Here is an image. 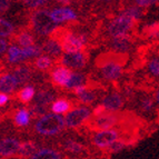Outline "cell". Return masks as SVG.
<instances>
[{"instance_id":"1","label":"cell","mask_w":159,"mask_h":159,"mask_svg":"<svg viewBox=\"0 0 159 159\" xmlns=\"http://www.w3.org/2000/svg\"><path fill=\"white\" fill-rule=\"evenodd\" d=\"M52 34H56V36H53L52 38L57 39L60 43L62 50L66 53L82 51L86 45V41H87V38H86L85 34L76 36L72 32H69L65 29H56Z\"/></svg>"},{"instance_id":"2","label":"cell","mask_w":159,"mask_h":159,"mask_svg":"<svg viewBox=\"0 0 159 159\" xmlns=\"http://www.w3.org/2000/svg\"><path fill=\"white\" fill-rule=\"evenodd\" d=\"M65 128V120L60 115L46 114L34 125V129L39 135L53 136Z\"/></svg>"},{"instance_id":"3","label":"cell","mask_w":159,"mask_h":159,"mask_svg":"<svg viewBox=\"0 0 159 159\" xmlns=\"http://www.w3.org/2000/svg\"><path fill=\"white\" fill-rule=\"evenodd\" d=\"M31 24L34 30L43 36L52 34L58 28L57 22L53 21L50 16V12L47 10L34 11L31 16Z\"/></svg>"},{"instance_id":"4","label":"cell","mask_w":159,"mask_h":159,"mask_svg":"<svg viewBox=\"0 0 159 159\" xmlns=\"http://www.w3.org/2000/svg\"><path fill=\"white\" fill-rule=\"evenodd\" d=\"M136 20L129 18L127 16H122L120 15L119 17L115 18L111 20V22L108 26V32L111 37H120V36H125L128 34L130 30L135 28Z\"/></svg>"},{"instance_id":"5","label":"cell","mask_w":159,"mask_h":159,"mask_svg":"<svg viewBox=\"0 0 159 159\" xmlns=\"http://www.w3.org/2000/svg\"><path fill=\"white\" fill-rule=\"evenodd\" d=\"M90 110L85 107L72 109L71 111L67 112L66 117L64 118L65 126L68 128H78L90 119Z\"/></svg>"},{"instance_id":"6","label":"cell","mask_w":159,"mask_h":159,"mask_svg":"<svg viewBox=\"0 0 159 159\" xmlns=\"http://www.w3.org/2000/svg\"><path fill=\"white\" fill-rule=\"evenodd\" d=\"M117 139H119V133L118 130L111 128V129L98 130L97 134L93 136V143L97 148L106 149Z\"/></svg>"},{"instance_id":"7","label":"cell","mask_w":159,"mask_h":159,"mask_svg":"<svg viewBox=\"0 0 159 159\" xmlns=\"http://www.w3.org/2000/svg\"><path fill=\"white\" fill-rule=\"evenodd\" d=\"M119 121V116L117 112H108L100 115L98 117H95L90 121L93 128L97 130H105V129H111L114 126H116Z\"/></svg>"},{"instance_id":"8","label":"cell","mask_w":159,"mask_h":159,"mask_svg":"<svg viewBox=\"0 0 159 159\" xmlns=\"http://www.w3.org/2000/svg\"><path fill=\"white\" fill-rule=\"evenodd\" d=\"M60 62L62 66L67 67V68H74V69H80L82 67H85L86 62H87V56L82 51L79 52H71V53H65L64 56L61 57Z\"/></svg>"},{"instance_id":"9","label":"cell","mask_w":159,"mask_h":159,"mask_svg":"<svg viewBox=\"0 0 159 159\" xmlns=\"http://www.w3.org/2000/svg\"><path fill=\"white\" fill-rule=\"evenodd\" d=\"M20 141L16 138H3L0 140V157L7 158V157L15 156L18 152Z\"/></svg>"},{"instance_id":"10","label":"cell","mask_w":159,"mask_h":159,"mask_svg":"<svg viewBox=\"0 0 159 159\" xmlns=\"http://www.w3.org/2000/svg\"><path fill=\"white\" fill-rule=\"evenodd\" d=\"M71 70L65 66L57 67L56 69H53L52 74H51V79H52L53 84L59 87H65L68 80L71 77Z\"/></svg>"},{"instance_id":"11","label":"cell","mask_w":159,"mask_h":159,"mask_svg":"<svg viewBox=\"0 0 159 159\" xmlns=\"http://www.w3.org/2000/svg\"><path fill=\"white\" fill-rule=\"evenodd\" d=\"M50 16L55 22H64V21H70L75 20L77 18V15L74 10L70 8H59L55 9L50 12Z\"/></svg>"},{"instance_id":"12","label":"cell","mask_w":159,"mask_h":159,"mask_svg":"<svg viewBox=\"0 0 159 159\" xmlns=\"http://www.w3.org/2000/svg\"><path fill=\"white\" fill-rule=\"evenodd\" d=\"M101 105L103 106L106 111L117 112L122 107V99L118 93H111L103 98Z\"/></svg>"},{"instance_id":"13","label":"cell","mask_w":159,"mask_h":159,"mask_svg":"<svg viewBox=\"0 0 159 159\" xmlns=\"http://www.w3.org/2000/svg\"><path fill=\"white\" fill-rule=\"evenodd\" d=\"M111 46L115 49V51H116V53L127 52L128 49L131 46V39H130L129 34H125V36L114 38L111 41Z\"/></svg>"},{"instance_id":"14","label":"cell","mask_w":159,"mask_h":159,"mask_svg":"<svg viewBox=\"0 0 159 159\" xmlns=\"http://www.w3.org/2000/svg\"><path fill=\"white\" fill-rule=\"evenodd\" d=\"M17 81L13 78L12 75H3L0 77V93H10L15 90V88L17 87Z\"/></svg>"},{"instance_id":"15","label":"cell","mask_w":159,"mask_h":159,"mask_svg":"<svg viewBox=\"0 0 159 159\" xmlns=\"http://www.w3.org/2000/svg\"><path fill=\"white\" fill-rule=\"evenodd\" d=\"M30 159H61V154L52 148H40L30 157Z\"/></svg>"},{"instance_id":"16","label":"cell","mask_w":159,"mask_h":159,"mask_svg":"<svg viewBox=\"0 0 159 159\" xmlns=\"http://www.w3.org/2000/svg\"><path fill=\"white\" fill-rule=\"evenodd\" d=\"M43 49H45L46 52H48L52 57H59L61 55V52H62V48H61L60 43L52 37L46 41Z\"/></svg>"},{"instance_id":"17","label":"cell","mask_w":159,"mask_h":159,"mask_svg":"<svg viewBox=\"0 0 159 159\" xmlns=\"http://www.w3.org/2000/svg\"><path fill=\"white\" fill-rule=\"evenodd\" d=\"M37 150V145L34 143H32V141H25V143H20V146H19L17 154L20 157H22V158H30Z\"/></svg>"},{"instance_id":"18","label":"cell","mask_w":159,"mask_h":159,"mask_svg":"<svg viewBox=\"0 0 159 159\" xmlns=\"http://www.w3.org/2000/svg\"><path fill=\"white\" fill-rule=\"evenodd\" d=\"M12 76L19 85V84H25V82L29 81L31 78V72H30V69L26 68V67H18L13 70Z\"/></svg>"},{"instance_id":"19","label":"cell","mask_w":159,"mask_h":159,"mask_svg":"<svg viewBox=\"0 0 159 159\" xmlns=\"http://www.w3.org/2000/svg\"><path fill=\"white\" fill-rule=\"evenodd\" d=\"M34 98V101H36V105H40V106H48L49 103L53 102L55 101V95L51 93L50 91L47 90H43L39 91L37 93Z\"/></svg>"},{"instance_id":"20","label":"cell","mask_w":159,"mask_h":159,"mask_svg":"<svg viewBox=\"0 0 159 159\" xmlns=\"http://www.w3.org/2000/svg\"><path fill=\"white\" fill-rule=\"evenodd\" d=\"M70 102L66 99H58V100L53 101L52 106H51V110L53 114L61 115V114H67L70 109Z\"/></svg>"},{"instance_id":"21","label":"cell","mask_w":159,"mask_h":159,"mask_svg":"<svg viewBox=\"0 0 159 159\" xmlns=\"http://www.w3.org/2000/svg\"><path fill=\"white\" fill-rule=\"evenodd\" d=\"M15 124L19 127H26L30 124V114L27 109H20L15 115Z\"/></svg>"},{"instance_id":"22","label":"cell","mask_w":159,"mask_h":159,"mask_svg":"<svg viewBox=\"0 0 159 159\" xmlns=\"http://www.w3.org/2000/svg\"><path fill=\"white\" fill-rule=\"evenodd\" d=\"M26 59L22 50H20V48L16 47V46H11L8 49V60L9 62H21Z\"/></svg>"},{"instance_id":"23","label":"cell","mask_w":159,"mask_h":159,"mask_svg":"<svg viewBox=\"0 0 159 159\" xmlns=\"http://www.w3.org/2000/svg\"><path fill=\"white\" fill-rule=\"evenodd\" d=\"M64 149L68 152H71V154H81L82 151L85 150V147L78 141L72 140V139H67L64 143Z\"/></svg>"},{"instance_id":"24","label":"cell","mask_w":159,"mask_h":159,"mask_svg":"<svg viewBox=\"0 0 159 159\" xmlns=\"http://www.w3.org/2000/svg\"><path fill=\"white\" fill-rule=\"evenodd\" d=\"M86 78L84 75L81 74H72L70 79L68 80V82L66 84L65 87L67 89H75V88L79 87V86L84 85V82H85Z\"/></svg>"},{"instance_id":"25","label":"cell","mask_w":159,"mask_h":159,"mask_svg":"<svg viewBox=\"0 0 159 159\" xmlns=\"http://www.w3.org/2000/svg\"><path fill=\"white\" fill-rule=\"evenodd\" d=\"M18 97L22 102H29L34 97V88L32 86H26L18 93Z\"/></svg>"},{"instance_id":"26","label":"cell","mask_w":159,"mask_h":159,"mask_svg":"<svg viewBox=\"0 0 159 159\" xmlns=\"http://www.w3.org/2000/svg\"><path fill=\"white\" fill-rule=\"evenodd\" d=\"M17 41H18L19 45L22 46L24 48L30 47V46L34 45V37L29 32H21V34H18Z\"/></svg>"},{"instance_id":"27","label":"cell","mask_w":159,"mask_h":159,"mask_svg":"<svg viewBox=\"0 0 159 159\" xmlns=\"http://www.w3.org/2000/svg\"><path fill=\"white\" fill-rule=\"evenodd\" d=\"M143 11L141 10V8L139 7H129V8L125 9V10L122 11L121 15L122 16H127L129 18L134 19V20H137L139 19L141 16H143Z\"/></svg>"},{"instance_id":"28","label":"cell","mask_w":159,"mask_h":159,"mask_svg":"<svg viewBox=\"0 0 159 159\" xmlns=\"http://www.w3.org/2000/svg\"><path fill=\"white\" fill-rule=\"evenodd\" d=\"M143 36L146 38L150 37V38H157L158 37V34H159V26H158V22H154V24L148 25L143 28Z\"/></svg>"},{"instance_id":"29","label":"cell","mask_w":159,"mask_h":159,"mask_svg":"<svg viewBox=\"0 0 159 159\" xmlns=\"http://www.w3.org/2000/svg\"><path fill=\"white\" fill-rule=\"evenodd\" d=\"M13 32V26L9 21L0 18V37H8Z\"/></svg>"},{"instance_id":"30","label":"cell","mask_w":159,"mask_h":159,"mask_svg":"<svg viewBox=\"0 0 159 159\" xmlns=\"http://www.w3.org/2000/svg\"><path fill=\"white\" fill-rule=\"evenodd\" d=\"M22 52H24L25 57L26 58H32V57H38L39 55H41L43 52V49L37 46H30V47H26L22 49Z\"/></svg>"},{"instance_id":"31","label":"cell","mask_w":159,"mask_h":159,"mask_svg":"<svg viewBox=\"0 0 159 159\" xmlns=\"http://www.w3.org/2000/svg\"><path fill=\"white\" fill-rule=\"evenodd\" d=\"M52 64V61H51L50 57L48 56H41L36 60V67L40 70H46L48 69L49 67L51 66Z\"/></svg>"},{"instance_id":"32","label":"cell","mask_w":159,"mask_h":159,"mask_svg":"<svg viewBox=\"0 0 159 159\" xmlns=\"http://www.w3.org/2000/svg\"><path fill=\"white\" fill-rule=\"evenodd\" d=\"M79 99L82 103H85V105H90L91 102H93L96 99V95L93 93V91L88 90L86 89L84 93H81L79 95Z\"/></svg>"},{"instance_id":"33","label":"cell","mask_w":159,"mask_h":159,"mask_svg":"<svg viewBox=\"0 0 159 159\" xmlns=\"http://www.w3.org/2000/svg\"><path fill=\"white\" fill-rule=\"evenodd\" d=\"M126 146H127V143H126V140H122V139H117V140L115 141V143H112L107 149H108L110 152H119V151H121Z\"/></svg>"},{"instance_id":"34","label":"cell","mask_w":159,"mask_h":159,"mask_svg":"<svg viewBox=\"0 0 159 159\" xmlns=\"http://www.w3.org/2000/svg\"><path fill=\"white\" fill-rule=\"evenodd\" d=\"M30 116H41L43 117V115L47 114V108H46V106H40V105H36L34 103V106H31V108H30V111H29Z\"/></svg>"},{"instance_id":"35","label":"cell","mask_w":159,"mask_h":159,"mask_svg":"<svg viewBox=\"0 0 159 159\" xmlns=\"http://www.w3.org/2000/svg\"><path fill=\"white\" fill-rule=\"evenodd\" d=\"M149 70H150L151 75L155 76V77H158L159 76V62L158 58L151 59L150 62H149Z\"/></svg>"},{"instance_id":"36","label":"cell","mask_w":159,"mask_h":159,"mask_svg":"<svg viewBox=\"0 0 159 159\" xmlns=\"http://www.w3.org/2000/svg\"><path fill=\"white\" fill-rule=\"evenodd\" d=\"M141 108H143V111H151L154 109V100L150 98H145L141 101Z\"/></svg>"},{"instance_id":"37","label":"cell","mask_w":159,"mask_h":159,"mask_svg":"<svg viewBox=\"0 0 159 159\" xmlns=\"http://www.w3.org/2000/svg\"><path fill=\"white\" fill-rule=\"evenodd\" d=\"M47 0H24V2L26 3L27 7L29 8H37L39 6L43 5Z\"/></svg>"},{"instance_id":"38","label":"cell","mask_w":159,"mask_h":159,"mask_svg":"<svg viewBox=\"0 0 159 159\" xmlns=\"http://www.w3.org/2000/svg\"><path fill=\"white\" fill-rule=\"evenodd\" d=\"M157 1H158V0H135L136 5H137V7H139V8H147L149 6L156 3Z\"/></svg>"},{"instance_id":"39","label":"cell","mask_w":159,"mask_h":159,"mask_svg":"<svg viewBox=\"0 0 159 159\" xmlns=\"http://www.w3.org/2000/svg\"><path fill=\"white\" fill-rule=\"evenodd\" d=\"M10 0H0V13H3L10 8Z\"/></svg>"},{"instance_id":"40","label":"cell","mask_w":159,"mask_h":159,"mask_svg":"<svg viewBox=\"0 0 159 159\" xmlns=\"http://www.w3.org/2000/svg\"><path fill=\"white\" fill-rule=\"evenodd\" d=\"M105 112H106V110H105V108H103L102 105H98V106H96L95 108H93V117H98V116H100V115L105 114Z\"/></svg>"},{"instance_id":"41","label":"cell","mask_w":159,"mask_h":159,"mask_svg":"<svg viewBox=\"0 0 159 159\" xmlns=\"http://www.w3.org/2000/svg\"><path fill=\"white\" fill-rule=\"evenodd\" d=\"M8 101H9L8 95H7V93H0V107L5 106Z\"/></svg>"},{"instance_id":"42","label":"cell","mask_w":159,"mask_h":159,"mask_svg":"<svg viewBox=\"0 0 159 159\" xmlns=\"http://www.w3.org/2000/svg\"><path fill=\"white\" fill-rule=\"evenodd\" d=\"M86 89H88V87L86 85H81V86H79V87H77V88H75L74 89V93H75V95H77V96H79L81 93H84V91L86 90Z\"/></svg>"},{"instance_id":"43","label":"cell","mask_w":159,"mask_h":159,"mask_svg":"<svg viewBox=\"0 0 159 159\" xmlns=\"http://www.w3.org/2000/svg\"><path fill=\"white\" fill-rule=\"evenodd\" d=\"M7 46H8V43L5 39H0V55L5 52L6 49H7Z\"/></svg>"},{"instance_id":"44","label":"cell","mask_w":159,"mask_h":159,"mask_svg":"<svg viewBox=\"0 0 159 159\" xmlns=\"http://www.w3.org/2000/svg\"><path fill=\"white\" fill-rule=\"evenodd\" d=\"M57 1H59V2H62V3H68L69 0H57Z\"/></svg>"}]
</instances>
